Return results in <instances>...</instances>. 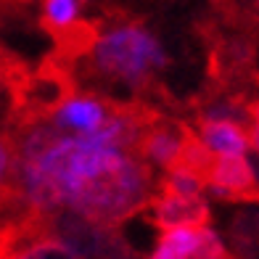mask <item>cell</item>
<instances>
[{"label":"cell","instance_id":"obj_1","mask_svg":"<svg viewBox=\"0 0 259 259\" xmlns=\"http://www.w3.org/2000/svg\"><path fill=\"white\" fill-rule=\"evenodd\" d=\"M101 14L106 27L98 42L72 69L79 90H90L106 98L127 93L124 101L154 103L178 116L175 111H183V106L164 85L169 56L156 32L148 27V16L133 14L122 6H106Z\"/></svg>","mask_w":259,"mask_h":259},{"label":"cell","instance_id":"obj_2","mask_svg":"<svg viewBox=\"0 0 259 259\" xmlns=\"http://www.w3.org/2000/svg\"><path fill=\"white\" fill-rule=\"evenodd\" d=\"M37 238L61 241L77 259H140L130 246L119 225L90 222L74 211H51V214H24Z\"/></svg>","mask_w":259,"mask_h":259},{"label":"cell","instance_id":"obj_3","mask_svg":"<svg viewBox=\"0 0 259 259\" xmlns=\"http://www.w3.org/2000/svg\"><path fill=\"white\" fill-rule=\"evenodd\" d=\"M148 211H151V222L164 233L180 230V228L201 230V228H209V222H211V209L206 204V198H201V196H161V193H156L148 204Z\"/></svg>","mask_w":259,"mask_h":259},{"label":"cell","instance_id":"obj_4","mask_svg":"<svg viewBox=\"0 0 259 259\" xmlns=\"http://www.w3.org/2000/svg\"><path fill=\"white\" fill-rule=\"evenodd\" d=\"M188 133H191V124H188L185 119L167 114L164 119H159L143 135L140 148H138V156L143 161H154V164H159V167L167 169L169 164L175 161V156H178V151H180Z\"/></svg>","mask_w":259,"mask_h":259},{"label":"cell","instance_id":"obj_5","mask_svg":"<svg viewBox=\"0 0 259 259\" xmlns=\"http://www.w3.org/2000/svg\"><path fill=\"white\" fill-rule=\"evenodd\" d=\"M214 164H217V156L211 154V151L201 143V138H198L193 130H191V133L185 135V140H183V146H180V151H178V156H175V161H172L164 172L188 175V178L198 180L204 188H209Z\"/></svg>","mask_w":259,"mask_h":259},{"label":"cell","instance_id":"obj_6","mask_svg":"<svg viewBox=\"0 0 259 259\" xmlns=\"http://www.w3.org/2000/svg\"><path fill=\"white\" fill-rule=\"evenodd\" d=\"M193 133H201V143L209 151H217L222 156H241L249 148V135L246 130H241L238 124L230 122H201L191 127Z\"/></svg>","mask_w":259,"mask_h":259},{"label":"cell","instance_id":"obj_7","mask_svg":"<svg viewBox=\"0 0 259 259\" xmlns=\"http://www.w3.org/2000/svg\"><path fill=\"white\" fill-rule=\"evenodd\" d=\"M16 148L11 133L0 124V217L19 214V196H16Z\"/></svg>","mask_w":259,"mask_h":259},{"label":"cell","instance_id":"obj_8","mask_svg":"<svg viewBox=\"0 0 259 259\" xmlns=\"http://www.w3.org/2000/svg\"><path fill=\"white\" fill-rule=\"evenodd\" d=\"M196 246H198V230H191V228L169 230L161 235L151 259H191Z\"/></svg>","mask_w":259,"mask_h":259},{"label":"cell","instance_id":"obj_9","mask_svg":"<svg viewBox=\"0 0 259 259\" xmlns=\"http://www.w3.org/2000/svg\"><path fill=\"white\" fill-rule=\"evenodd\" d=\"M85 8L82 3H74V0H48L40 8V19L37 24L42 32L51 29H61L66 24H72L74 19H79V11Z\"/></svg>","mask_w":259,"mask_h":259},{"label":"cell","instance_id":"obj_10","mask_svg":"<svg viewBox=\"0 0 259 259\" xmlns=\"http://www.w3.org/2000/svg\"><path fill=\"white\" fill-rule=\"evenodd\" d=\"M191 259H233V254L225 249L222 238L211 230V228H201L198 230V246Z\"/></svg>","mask_w":259,"mask_h":259},{"label":"cell","instance_id":"obj_11","mask_svg":"<svg viewBox=\"0 0 259 259\" xmlns=\"http://www.w3.org/2000/svg\"><path fill=\"white\" fill-rule=\"evenodd\" d=\"M251 169H254V196H251V204H259V154L254 156Z\"/></svg>","mask_w":259,"mask_h":259},{"label":"cell","instance_id":"obj_12","mask_svg":"<svg viewBox=\"0 0 259 259\" xmlns=\"http://www.w3.org/2000/svg\"><path fill=\"white\" fill-rule=\"evenodd\" d=\"M246 11H249V14L259 21V3H246Z\"/></svg>","mask_w":259,"mask_h":259},{"label":"cell","instance_id":"obj_13","mask_svg":"<svg viewBox=\"0 0 259 259\" xmlns=\"http://www.w3.org/2000/svg\"><path fill=\"white\" fill-rule=\"evenodd\" d=\"M0 124H3V116H0Z\"/></svg>","mask_w":259,"mask_h":259}]
</instances>
